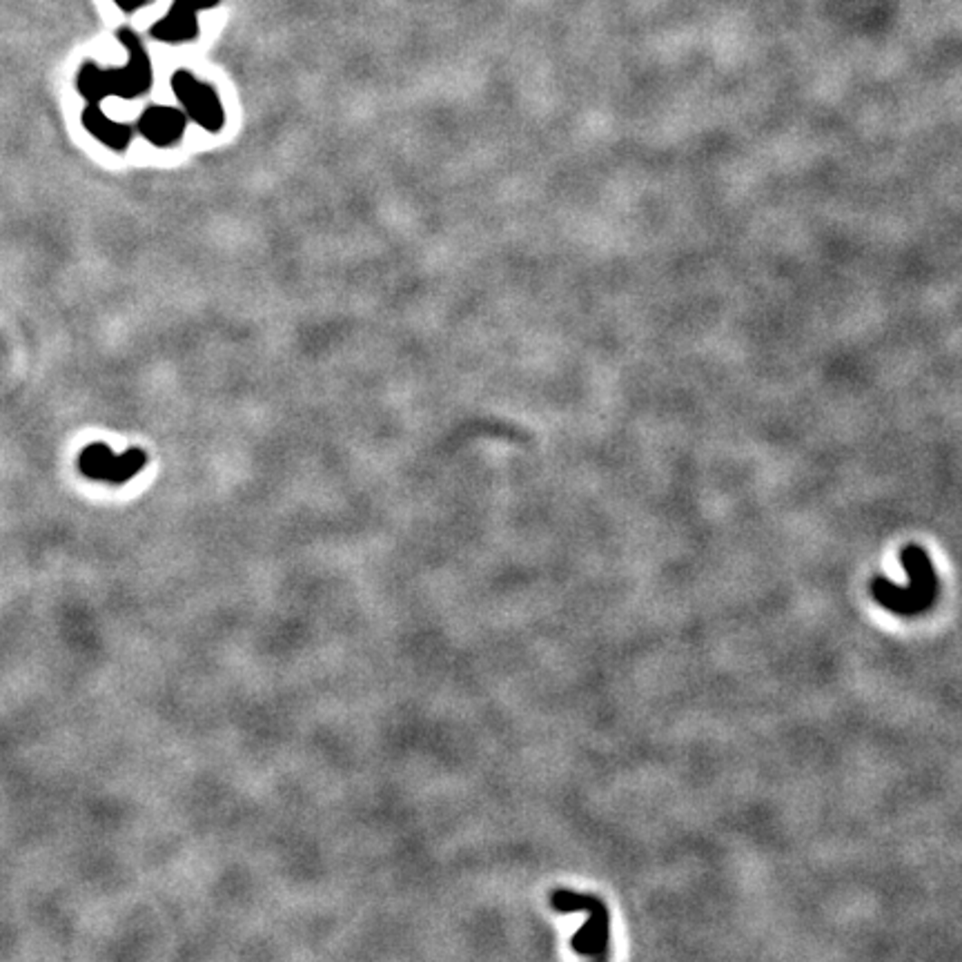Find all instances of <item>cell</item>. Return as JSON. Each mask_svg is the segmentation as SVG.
Segmentation results:
<instances>
[{"label": "cell", "mask_w": 962, "mask_h": 962, "mask_svg": "<svg viewBox=\"0 0 962 962\" xmlns=\"http://www.w3.org/2000/svg\"><path fill=\"white\" fill-rule=\"evenodd\" d=\"M114 3H117L120 9H125V12H137L138 7L147 5L150 0H114Z\"/></svg>", "instance_id": "9c48e42d"}, {"label": "cell", "mask_w": 962, "mask_h": 962, "mask_svg": "<svg viewBox=\"0 0 962 962\" xmlns=\"http://www.w3.org/2000/svg\"><path fill=\"white\" fill-rule=\"evenodd\" d=\"M137 129L147 143L156 147H172L181 141L187 129L185 112L172 105H150L137 120Z\"/></svg>", "instance_id": "8992f818"}, {"label": "cell", "mask_w": 962, "mask_h": 962, "mask_svg": "<svg viewBox=\"0 0 962 962\" xmlns=\"http://www.w3.org/2000/svg\"><path fill=\"white\" fill-rule=\"evenodd\" d=\"M118 41L127 50L129 61L123 67L103 70L96 62H85L76 76V88L88 103H100L109 96L138 99L152 88V62L146 45L132 30H120Z\"/></svg>", "instance_id": "6da1fadb"}, {"label": "cell", "mask_w": 962, "mask_h": 962, "mask_svg": "<svg viewBox=\"0 0 962 962\" xmlns=\"http://www.w3.org/2000/svg\"><path fill=\"white\" fill-rule=\"evenodd\" d=\"M216 3H219V0H174L167 16L152 27V36L163 42L192 41V38H196V33H199L196 14Z\"/></svg>", "instance_id": "52a82bcc"}, {"label": "cell", "mask_w": 962, "mask_h": 962, "mask_svg": "<svg viewBox=\"0 0 962 962\" xmlns=\"http://www.w3.org/2000/svg\"><path fill=\"white\" fill-rule=\"evenodd\" d=\"M551 904L555 911L560 913H571V911H584L589 913V920L584 922L580 931L572 936L571 947L581 956H599L606 954V947H608V936H610V916L606 904L599 901L598 896H589V893H575L569 889H557L551 893Z\"/></svg>", "instance_id": "3957f363"}, {"label": "cell", "mask_w": 962, "mask_h": 962, "mask_svg": "<svg viewBox=\"0 0 962 962\" xmlns=\"http://www.w3.org/2000/svg\"><path fill=\"white\" fill-rule=\"evenodd\" d=\"M80 120H83V127L88 129L91 137L103 143L105 147H109V150L125 152L129 143H132V127L127 123H118V120L109 118L100 109V103H88Z\"/></svg>", "instance_id": "ba28073f"}, {"label": "cell", "mask_w": 962, "mask_h": 962, "mask_svg": "<svg viewBox=\"0 0 962 962\" xmlns=\"http://www.w3.org/2000/svg\"><path fill=\"white\" fill-rule=\"evenodd\" d=\"M170 85L187 118L194 120L205 132H219L223 127L225 109L219 91L212 85L199 80L187 70H176L172 74Z\"/></svg>", "instance_id": "277c9868"}, {"label": "cell", "mask_w": 962, "mask_h": 962, "mask_svg": "<svg viewBox=\"0 0 962 962\" xmlns=\"http://www.w3.org/2000/svg\"><path fill=\"white\" fill-rule=\"evenodd\" d=\"M147 464V455L141 448H129L123 455H114L112 448L103 441L85 446L79 455V470L88 479L108 481L120 486L129 481L134 475L141 473Z\"/></svg>", "instance_id": "5b68a950"}, {"label": "cell", "mask_w": 962, "mask_h": 962, "mask_svg": "<svg viewBox=\"0 0 962 962\" xmlns=\"http://www.w3.org/2000/svg\"><path fill=\"white\" fill-rule=\"evenodd\" d=\"M901 561L909 575V586H896L884 577L872 580V595L880 606L896 615L913 618L929 610L938 598V577L929 555L918 543H907L901 551Z\"/></svg>", "instance_id": "7a4b0ae2"}]
</instances>
